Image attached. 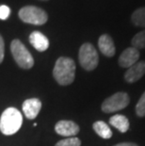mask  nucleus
I'll use <instances>...</instances> for the list:
<instances>
[{"label":"nucleus","mask_w":145,"mask_h":146,"mask_svg":"<svg viewBox=\"0 0 145 146\" xmlns=\"http://www.w3.org/2000/svg\"><path fill=\"white\" fill-rule=\"evenodd\" d=\"M132 45L137 49H144L145 48V30L137 33L132 39Z\"/></svg>","instance_id":"obj_16"},{"label":"nucleus","mask_w":145,"mask_h":146,"mask_svg":"<svg viewBox=\"0 0 145 146\" xmlns=\"http://www.w3.org/2000/svg\"><path fill=\"white\" fill-rule=\"evenodd\" d=\"M131 21L135 26L145 27V7L137 9L131 15Z\"/></svg>","instance_id":"obj_15"},{"label":"nucleus","mask_w":145,"mask_h":146,"mask_svg":"<svg viewBox=\"0 0 145 146\" xmlns=\"http://www.w3.org/2000/svg\"><path fill=\"white\" fill-rule=\"evenodd\" d=\"M136 113L140 117L145 116V92L142 94L137 106H136Z\"/></svg>","instance_id":"obj_18"},{"label":"nucleus","mask_w":145,"mask_h":146,"mask_svg":"<svg viewBox=\"0 0 145 146\" xmlns=\"http://www.w3.org/2000/svg\"><path fill=\"white\" fill-rule=\"evenodd\" d=\"M23 112L27 119L33 120L39 114L42 108V102L37 98L27 99L23 103Z\"/></svg>","instance_id":"obj_9"},{"label":"nucleus","mask_w":145,"mask_h":146,"mask_svg":"<svg viewBox=\"0 0 145 146\" xmlns=\"http://www.w3.org/2000/svg\"><path fill=\"white\" fill-rule=\"evenodd\" d=\"M114 146H138L136 143H133V142H122V143L116 144Z\"/></svg>","instance_id":"obj_21"},{"label":"nucleus","mask_w":145,"mask_h":146,"mask_svg":"<svg viewBox=\"0 0 145 146\" xmlns=\"http://www.w3.org/2000/svg\"><path fill=\"white\" fill-rule=\"evenodd\" d=\"M55 130L58 135L71 138L78 134L79 126L73 121H60L55 125Z\"/></svg>","instance_id":"obj_7"},{"label":"nucleus","mask_w":145,"mask_h":146,"mask_svg":"<svg viewBox=\"0 0 145 146\" xmlns=\"http://www.w3.org/2000/svg\"><path fill=\"white\" fill-rule=\"evenodd\" d=\"M11 51L16 63L21 68L30 69L31 67H33L34 60L32 56L21 41L13 40L11 44Z\"/></svg>","instance_id":"obj_3"},{"label":"nucleus","mask_w":145,"mask_h":146,"mask_svg":"<svg viewBox=\"0 0 145 146\" xmlns=\"http://www.w3.org/2000/svg\"><path fill=\"white\" fill-rule=\"evenodd\" d=\"M4 54H5V44L4 40H3L2 36L0 35V63L4 60Z\"/></svg>","instance_id":"obj_20"},{"label":"nucleus","mask_w":145,"mask_h":146,"mask_svg":"<svg viewBox=\"0 0 145 146\" xmlns=\"http://www.w3.org/2000/svg\"><path fill=\"white\" fill-rule=\"evenodd\" d=\"M53 76L56 81L61 86H67L73 83L75 76V61L66 57L58 58L53 70Z\"/></svg>","instance_id":"obj_1"},{"label":"nucleus","mask_w":145,"mask_h":146,"mask_svg":"<svg viewBox=\"0 0 145 146\" xmlns=\"http://www.w3.org/2000/svg\"><path fill=\"white\" fill-rule=\"evenodd\" d=\"M145 74V61H138L128 68L124 74V79L128 83H134L140 80Z\"/></svg>","instance_id":"obj_10"},{"label":"nucleus","mask_w":145,"mask_h":146,"mask_svg":"<svg viewBox=\"0 0 145 146\" xmlns=\"http://www.w3.org/2000/svg\"><path fill=\"white\" fill-rule=\"evenodd\" d=\"M29 42L36 50L44 52L49 47V41L47 37L40 31H33L29 36Z\"/></svg>","instance_id":"obj_12"},{"label":"nucleus","mask_w":145,"mask_h":146,"mask_svg":"<svg viewBox=\"0 0 145 146\" xmlns=\"http://www.w3.org/2000/svg\"><path fill=\"white\" fill-rule=\"evenodd\" d=\"M93 130L95 133L100 136L102 139H110L112 137V131L111 129L109 128V126L107 125L106 123L103 122V121H98V122H95L93 123Z\"/></svg>","instance_id":"obj_14"},{"label":"nucleus","mask_w":145,"mask_h":146,"mask_svg":"<svg viewBox=\"0 0 145 146\" xmlns=\"http://www.w3.org/2000/svg\"><path fill=\"white\" fill-rule=\"evenodd\" d=\"M80 145H81V141H80V139L78 138L71 137V138L61 139L55 146H80Z\"/></svg>","instance_id":"obj_17"},{"label":"nucleus","mask_w":145,"mask_h":146,"mask_svg":"<svg viewBox=\"0 0 145 146\" xmlns=\"http://www.w3.org/2000/svg\"><path fill=\"white\" fill-rule=\"evenodd\" d=\"M109 123L122 133H125L129 129V121L124 115H114L109 119Z\"/></svg>","instance_id":"obj_13"},{"label":"nucleus","mask_w":145,"mask_h":146,"mask_svg":"<svg viewBox=\"0 0 145 146\" xmlns=\"http://www.w3.org/2000/svg\"><path fill=\"white\" fill-rule=\"evenodd\" d=\"M23 116L17 108H9L2 113L0 118V131L4 135L15 134L21 128Z\"/></svg>","instance_id":"obj_2"},{"label":"nucleus","mask_w":145,"mask_h":146,"mask_svg":"<svg viewBox=\"0 0 145 146\" xmlns=\"http://www.w3.org/2000/svg\"><path fill=\"white\" fill-rule=\"evenodd\" d=\"M19 18L24 23L42 26L47 22V13L42 9L34 6H26L19 11Z\"/></svg>","instance_id":"obj_5"},{"label":"nucleus","mask_w":145,"mask_h":146,"mask_svg":"<svg viewBox=\"0 0 145 146\" xmlns=\"http://www.w3.org/2000/svg\"><path fill=\"white\" fill-rule=\"evenodd\" d=\"M130 99L126 92H116L109 96L102 104V110L105 113H112L125 108L129 105Z\"/></svg>","instance_id":"obj_6"},{"label":"nucleus","mask_w":145,"mask_h":146,"mask_svg":"<svg viewBox=\"0 0 145 146\" xmlns=\"http://www.w3.org/2000/svg\"><path fill=\"white\" fill-rule=\"evenodd\" d=\"M10 14H11V10L8 6H6V5L0 6V19L1 20L8 19Z\"/></svg>","instance_id":"obj_19"},{"label":"nucleus","mask_w":145,"mask_h":146,"mask_svg":"<svg viewBox=\"0 0 145 146\" xmlns=\"http://www.w3.org/2000/svg\"><path fill=\"white\" fill-rule=\"evenodd\" d=\"M79 63L86 71H92L97 67L99 57L96 49L91 43L86 42L79 49Z\"/></svg>","instance_id":"obj_4"},{"label":"nucleus","mask_w":145,"mask_h":146,"mask_svg":"<svg viewBox=\"0 0 145 146\" xmlns=\"http://www.w3.org/2000/svg\"><path fill=\"white\" fill-rule=\"evenodd\" d=\"M98 46H99L102 54L107 56V57L110 58L115 55V44H114L112 38L107 34H103L100 37L98 40Z\"/></svg>","instance_id":"obj_11"},{"label":"nucleus","mask_w":145,"mask_h":146,"mask_svg":"<svg viewBox=\"0 0 145 146\" xmlns=\"http://www.w3.org/2000/svg\"><path fill=\"white\" fill-rule=\"evenodd\" d=\"M140 52L135 47H128L123 51L119 58V65L122 68H129L138 62Z\"/></svg>","instance_id":"obj_8"}]
</instances>
